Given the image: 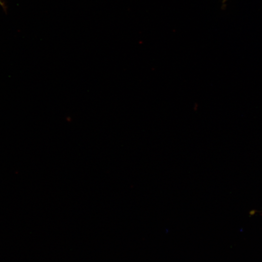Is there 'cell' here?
<instances>
[{
  "mask_svg": "<svg viewBox=\"0 0 262 262\" xmlns=\"http://www.w3.org/2000/svg\"><path fill=\"white\" fill-rule=\"evenodd\" d=\"M0 5H1L2 7H4V4H3V2L1 0H0Z\"/></svg>",
  "mask_w": 262,
  "mask_h": 262,
  "instance_id": "6da1fadb",
  "label": "cell"
}]
</instances>
